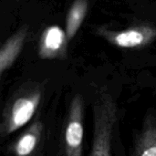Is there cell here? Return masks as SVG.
Instances as JSON below:
<instances>
[{
	"instance_id": "obj_1",
	"label": "cell",
	"mask_w": 156,
	"mask_h": 156,
	"mask_svg": "<svg viewBox=\"0 0 156 156\" xmlns=\"http://www.w3.org/2000/svg\"><path fill=\"white\" fill-rule=\"evenodd\" d=\"M44 94L38 82H27L8 99L2 111L0 134L8 136L27 124L37 112Z\"/></svg>"
},
{
	"instance_id": "obj_2",
	"label": "cell",
	"mask_w": 156,
	"mask_h": 156,
	"mask_svg": "<svg viewBox=\"0 0 156 156\" xmlns=\"http://www.w3.org/2000/svg\"><path fill=\"white\" fill-rule=\"evenodd\" d=\"M93 138L90 156H112V144L116 123L118 106L108 93L98 95L92 106Z\"/></svg>"
},
{
	"instance_id": "obj_3",
	"label": "cell",
	"mask_w": 156,
	"mask_h": 156,
	"mask_svg": "<svg viewBox=\"0 0 156 156\" xmlns=\"http://www.w3.org/2000/svg\"><path fill=\"white\" fill-rule=\"evenodd\" d=\"M84 137V101L75 95L69 106L62 133L64 156H82Z\"/></svg>"
},
{
	"instance_id": "obj_4",
	"label": "cell",
	"mask_w": 156,
	"mask_h": 156,
	"mask_svg": "<svg viewBox=\"0 0 156 156\" xmlns=\"http://www.w3.org/2000/svg\"><path fill=\"white\" fill-rule=\"evenodd\" d=\"M97 34L121 48H143L156 40V27L144 24L117 31L100 27Z\"/></svg>"
},
{
	"instance_id": "obj_5",
	"label": "cell",
	"mask_w": 156,
	"mask_h": 156,
	"mask_svg": "<svg viewBox=\"0 0 156 156\" xmlns=\"http://www.w3.org/2000/svg\"><path fill=\"white\" fill-rule=\"evenodd\" d=\"M69 40L65 30L53 25L46 27L40 37L38 56L43 59H65Z\"/></svg>"
},
{
	"instance_id": "obj_6",
	"label": "cell",
	"mask_w": 156,
	"mask_h": 156,
	"mask_svg": "<svg viewBox=\"0 0 156 156\" xmlns=\"http://www.w3.org/2000/svg\"><path fill=\"white\" fill-rule=\"evenodd\" d=\"M44 125L37 119L34 121L9 145L8 151L13 156H36L43 137Z\"/></svg>"
},
{
	"instance_id": "obj_7",
	"label": "cell",
	"mask_w": 156,
	"mask_h": 156,
	"mask_svg": "<svg viewBox=\"0 0 156 156\" xmlns=\"http://www.w3.org/2000/svg\"><path fill=\"white\" fill-rule=\"evenodd\" d=\"M28 28L22 27L14 35H12L0 48V74L3 75L15 63L25 45Z\"/></svg>"
},
{
	"instance_id": "obj_8",
	"label": "cell",
	"mask_w": 156,
	"mask_h": 156,
	"mask_svg": "<svg viewBox=\"0 0 156 156\" xmlns=\"http://www.w3.org/2000/svg\"><path fill=\"white\" fill-rule=\"evenodd\" d=\"M133 156H156V117L150 113L135 142Z\"/></svg>"
},
{
	"instance_id": "obj_9",
	"label": "cell",
	"mask_w": 156,
	"mask_h": 156,
	"mask_svg": "<svg viewBox=\"0 0 156 156\" xmlns=\"http://www.w3.org/2000/svg\"><path fill=\"white\" fill-rule=\"evenodd\" d=\"M88 8V0H75L72 3L68 12L65 25V32L69 42L74 38L77 32L80 28L87 15Z\"/></svg>"
}]
</instances>
